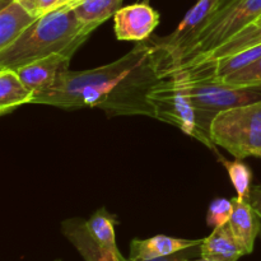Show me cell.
I'll list each match as a JSON object with an SVG mask.
<instances>
[{"mask_svg": "<svg viewBox=\"0 0 261 261\" xmlns=\"http://www.w3.org/2000/svg\"><path fill=\"white\" fill-rule=\"evenodd\" d=\"M121 4L122 0H83L73 9L82 22L101 25L116 14Z\"/></svg>", "mask_w": 261, "mask_h": 261, "instance_id": "ac0fdd59", "label": "cell"}, {"mask_svg": "<svg viewBox=\"0 0 261 261\" xmlns=\"http://www.w3.org/2000/svg\"><path fill=\"white\" fill-rule=\"evenodd\" d=\"M33 96L17 71L0 69V114H10L22 105L32 103Z\"/></svg>", "mask_w": 261, "mask_h": 261, "instance_id": "9a60e30c", "label": "cell"}, {"mask_svg": "<svg viewBox=\"0 0 261 261\" xmlns=\"http://www.w3.org/2000/svg\"><path fill=\"white\" fill-rule=\"evenodd\" d=\"M199 246L193 247V249L184 250V251L176 252V254L168 255V256H162V257H155V259H148V260H130L127 259L126 261H186L190 259L191 255H194V252L198 251Z\"/></svg>", "mask_w": 261, "mask_h": 261, "instance_id": "7402d4cb", "label": "cell"}, {"mask_svg": "<svg viewBox=\"0 0 261 261\" xmlns=\"http://www.w3.org/2000/svg\"><path fill=\"white\" fill-rule=\"evenodd\" d=\"M119 224V219L115 214L110 213L105 206L94 212L89 219L86 221L87 229L94 241L101 246L105 251L116 256H122L116 245V233L115 227Z\"/></svg>", "mask_w": 261, "mask_h": 261, "instance_id": "2e32d148", "label": "cell"}, {"mask_svg": "<svg viewBox=\"0 0 261 261\" xmlns=\"http://www.w3.org/2000/svg\"><path fill=\"white\" fill-rule=\"evenodd\" d=\"M211 137L236 160L261 154V101L222 111L214 117Z\"/></svg>", "mask_w": 261, "mask_h": 261, "instance_id": "5b68a950", "label": "cell"}, {"mask_svg": "<svg viewBox=\"0 0 261 261\" xmlns=\"http://www.w3.org/2000/svg\"><path fill=\"white\" fill-rule=\"evenodd\" d=\"M261 43V18L257 20H255L254 23H251L250 25H247L246 28L239 32L237 35H234L233 37L229 41H227L224 45H222L221 47L217 48L216 51L211 54L204 61H211V60H217V59L227 58V56H231L233 54L240 53L242 50H246V48L252 47V46L260 45ZM200 64V63H199ZM198 65V64H196Z\"/></svg>", "mask_w": 261, "mask_h": 261, "instance_id": "e0dca14e", "label": "cell"}, {"mask_svg": "<svg viewBox=\"0 0 261 261\" xmlns=\"http://www.w3.org/2000/svg\"><path fill=\"white\" fill-rule=\"evenodd\" d=\"M61 233L75 247L84 261H126L124 256H116L98 246L87 229L86 221L69 218L61 222Z\"/></svg>", "mask_w": 261, "mask_h": 261, "instance_id": "8fae6325", "label": "cell"}, {"mask_svg": "<svg viewBox=\"0 0 261 261\" xmlns=\"http://www.w3.org/2000/svg\"><path fill=\"white\" fill-rule=\"evenodd\" d=\"M249 201L251 203V205L254 206L255 212H256L257 216H259L261 219V185L252 186Z\"/></svg>", "mask_w": 261, "mask_h": 261, "instance_id": "cb8c5ba5", "label": "cell"}, {"mask_svg": "<svg viewBox=\"0 0 261 261\" xmlns=\"http://www.w3.org/2000/svg\"><path fill=\"white\" fill-rule=\"evenodd\" d=\"M114 20L117 40L142 42L153 35L160 23V14L149 4L139 2L120 8Z\"/></svg>", "mask_w": 261, "mask_h": 261, "instance_id": "ba28073f", "label": "cell"}, {"mask_svg": "<svg viewBox=\"0 0 261 261\" xmlns=\"http://www.w3.org/2000/svg\"><path fill=\"white\" fill-rule=\"evenodd\" d=\"M81 2H83V0H68V2H66L64 5H61V7L70 8V9H73V8L75 7L76 4H79V3H81ZM59 8H60V7H59ZM56 9H58V8H56Z\"/></svg>", "mask_w": 261, "mask_h": 261, "instance_id": "484cf974", "label": "cell"}, {"mask_svg": "<svg viewBox=\"0 0 261 261\" xmlns=\"http://www.w3.org/2000/svg\"><path fill=\"white\" fill-rule=\"evenodd\" d=\"M5 2H8V0H2V3H5Z\"/></svg>", "mask_w": 261, "mask_h": 261, "instance_id": "f1b7e54d", "label": "cell"}, {"mask_svg": "<svg viewBox=\"0 0 261 261\" xmlns=\"http://www.w3.org/2000/svg\"><path fill=\"white\" fill-rule=\"evenodd\" d=\"M142 3H145V4H149V0H140Z\"/></svg>", "mask_w": 261, "mask_h": 261, "instance_id": "83f0119b", "label": "cell"}, {"mask_svg": "<svg viewBox=\"0 0 261 261\" xmlns=\"http://www.w3.org/2000/svg\"><path fill=\"white\" fill-rule=\"evenodd\" d=\"M98 27L96 23L82 22L70 8L51 10L41 15L14 43L0 50V69L17 70L56 54L71 59Z\"/></svg>", "mask_w": 261, "mask_h": 261, "instance_id": "7a4b0ae2", "label": "cell"}, {"mask_svg": "<svg viewBox=\"0 0 261 261\" xmlns=\"http://www.w3.org/2000/svg\"><path fill=\"white\" fill-rule=\"evenodd\" d=\"M70 60L71 59L66 56L56 54L32 61L15 71L33 93H42L53 88L61 74L69 70Z\"/></svg>", "mask_w": 261, "mask_h": 261, "instance_id": "9c48e42d", "label": "cell"}, {"mask_svg": "<svg viewBox=\"0 0 261 261\" xmlns=\"http://www.w3.org/2000/svg\"><path fill=\"white\" fill-rule=\"evenodd\" d=\"M55 261H61V260H60V259H56Z\"/></svg>", "mask_w": 261, "mask_h": 261, "instance_id": "f546056e", "label": "cell"}, {"mask_svg": "<svg viewBox=\"0 0 261 261\" xmlns=\"http://www.w3.org/2000/svg\"><path fill=\"white\" fill-rule=\"evenodd\" d=\"M219 162L226 167L228 172L229 180L233 185L234 190L237 191V196L241 199L249 200L250 193H251V181H252V171L249 166L242 160L227 161L226 158H222Z\"/></svg>", "mask_w": 261, "mask_h": 261, "instance_id": "d6986e66", "label": "cell"}, {"mask_svg": "<svg viewBox=\"0 0 261 261\" xmlns=\"http://www.w3.org/2000/svg\"><path fill=\"white\" fill-rule=\"evenodd\" d=\"M68 0H37V14L38 17L56 9L64 5Z\"/></svg>", "mask_w": 261, "mask_h": 261, "instance_id": "603a6c76", "label": "cell"}, {"mask_svg": "<svg viewBox=\"0 0 261 261\" xmlns=\"http://www.w3.org/2000/svg\"><path fill=\"white\" fill-rule=\"evenodd\" d=\"M165 78L162 54L152 35L106 65L64 71L53 88L33 96L32 103L65 111L101 109L109 117L142 115L154 119L150 94Z\"/></svg>", "mask_w": 261, "mask_h": 261, "instance_id": "6da1fadb", "label": "cell"}, {"mask_svg": "<svg viewBox=\"0 0 261 261\" xmlns=\"http://www.w3.org/2000/svg\"><path fill=\"white\" fill-rule=\"evenodd\" d=\"M247 255L232 232L229 223L213 228L199 246V256L216 261H239Z\"/></svg>", "mask_w": 261, "mask_h": 261, "instance_id": "4fadbf2b", "label": "cell"}, {"mask_svg": "<svg viewBox=\"0 0 261 261\" xmlns=\"http://www.w3.org/2000/svg\"><path fill=\"white\" fill-rule=\"evenodd\" d=\"M150 102L154 109V119L173 125L200 142L217 155L218 161L223 158L211 137L213 119L194 106L188 92L175 76H167L158 84L150 94Z\"/></svg>", "mask_w": 261, "mask_h": 261, "instance_id": "277c9868", "label": "cell"}, {"mask_svg": "<svg viewBox=\"0 0 261 261\" xmlns=\"http://www.w3.org/2000/svg\"><path fill=\"white\" fill-rule=\"evenodd\" d=\"M261 18V0H228L165 64L166 76L205 60L234 35Z\"/></svg>", "mask_w": 261, "mask_h": 261, "instance_id": "3957f363", "label": "cell"}, {"mask_svg": "<svg viewBox=\"0 0 261 261\" xmlns=\"http://www.w3.org/2000/svg\"><path fill=\"white\" fill-rule=\"evenodd\" d=\"M232 201L233 212L228 222L229 227L237 241L241 244L247 255H250L254 251L257 236H260L261 219L249 200L237 196L232 199Z\"/></svg>", "mask_w": 261, "mask_h": 261, "instance_id": "7c38bea8", "label": "cell"}, {"mask_svg": "<svg viewBox=\"0 0 261 261\" xmlns=\"http://www.w3.org/2000/svg\"><path fill=\"white\" fill-rule=\"evenodd\" d=\"M15 2L20 3L23 7L27 8L28 10H31L33 14L38 15L37 14V0H15Z\"/></svg>", "mask_w": 261, "mask_h": 261, "instance_id": "d4e9b609", "label": "cell"}, {"mask_svg": "<svg viewBox=\"0 0 261 261\" xmlns=\"http://www.w3.org/2000/svg\"><path fill=\"white\" fill-rule=\"evenodd\" d=\"M0 10V50L14 43L36 20L38 15L15 0L2 3Z\"/></svg>", "mask_w": 261, "mask_h": 261, "instance_id": "5bb4252c", "label": "cell"}, {"mask_svg": "<svg viewBox=\"0 0 261 261\" xmlns=\"http://www.w3.org/2000/svg\"><path fill=\"white\" fill-rule=\"evenodd\" d=\"M233 212V201L232 199L217 198L211 203L206 213V224L211 228L223 226L228 223Z\"/></svg>", "mask_w": 261, "mask_h": 261, "instance_id": "44dd1931", "label": "cell"}, {"mask_svg": "<svg viewBox=\"0 0 261 261\" xmlns=\"http://www.w3.org/2000/svg\"><path fill=\"white\" fill-rule=\"evenodd\" d=\"M186 261H216L211 259H205V257H200V259H188Z\"/></svg>", "mask_w": 261, "mask_h": 261, "instance_id": "4316f807", "label": "cell"}, {"mask_svg": "<svg viewBox=\"0 0 261 261\" xmlns=\"http://www.w3.org/2000/svg\"><path fill=\"white\" fill-rule=\"evenodd\" d=\"M204 239L188 240L178 239V237L166 236V234H157L149 239H134L130 242V260H148L155 257L168 256L184 250L193 249L200 246Z\"/></svg>", "mask_w": 261, "mask_h": 261, "instance_id": "30bf717a", "label": "cell"}, {"mask_svg": "<svg viewBox=\"0 0 261 261\" xmlns=\"http://www.w3.org/2000/svg\"><path fill=\"white\" fill-rule=\"evenodd\" d=\"M170 76H175L182 84L194 106L213 120L222 111L261 101V88L232 87L216 78H194L185 73H173Z\"/></svg>", "mask_w": 261, "mask_h": 261, "instance_id": "8992f818", "label": "cell"}, {"mask_svg": "<svg viewBox=\"0 0 261 261\" xmlns=\"http://www.w3.org/2000/svg\"><path fill=\"white\" fill-rule=\"evenodd\" d=\"M259 158H261V154H260V155H259Z\"/></svg>", "mask_w": 261, "mask_h": 261, "instance_id": "1f68e13d", "label": "cell"}, {"mask_svg": "<svg viewBox=\"0 0 261 261\" xmlns=\"http://www.w3.org/2000/svg\"><path fill=\"white\" fill-rule=\"evenodd\" d=\"M228 0H198L196 4L186 13L178 27L165 37L153 36V40L162 54L163 68L165 64L218 12Z\"/></svg>", "mask_w": 261, "mask_h": 261, "instance_id": "52a82bcc", "label": "cell"}, {"mask_svg": "<svg viewBox=\"0 0 261 261\" xmlns=\"http://www.w3.org/2000/svg\"><path fill=\"white\" fill-rule=\"evenodd\" d=\"M222 83L242 88H261V58L255 63L222 79Z\"/></svg>", "mask_w": 261, "mask_h": 261, "instance_id": "ffe728a7", "label": "cell"}, {"mask_svg": "<svg viewBox=\"0 0 261 261\" xmlns=\"http://www.w3.org/2000/svg\"><path fill=\"white\" fill-rule=\"evenodd\" d=\"M260 239H261V231H260Z\"/></svg>", "mask_w": 261, "mask_h": 261, "instance_id": "4dcf8cb0", "label": "cell"}]
</instances>
